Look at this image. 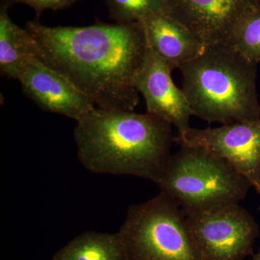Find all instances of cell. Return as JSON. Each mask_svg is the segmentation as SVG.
<instances>
[{"mask_svg": "<svg viewBox=\"0 0 260 260\" xmlns=\"http://www.w3.org/2000/svg\"><path fill=\"white\" fill-rule=\"evenodd\" d=\"M185 215L202 260H244L253 254L259 227L239 204Z\"/></svg>", "mask_w": 260, "mask_h": 260, "instance_id": "6", "label": "cell"}, {"mask_svg": "<svg viewBox=\"0 0 260 260\" xmlns=\"http://www.w3.org/2000/svg\"><path fill=\"white\" fill-rule=\"evenodd\" d=\"M80 0H0V7L9 9L10 7L17 4H23L30 7L35 11L39 18L43 12L46 10L57 11L66 9Z\"/></svg>", "mask_w": 260, "mask_h": 260, "instance_id": "16", "label": "cell"}, {"mask_svg": "<svg viewBox=\"0 0 260 260\" xmlns=\"http://www.w3.org/2000/svg\"><path fill=\"white\" fill-rule=\"evenodd\" d=\"M251 260H260V249L255 254H253L252 259Z\"/></svg>", "mask_w": 260, "mask_h": 260, "instance_id": "17", "label": "cell"}, {"mask_svg": "<svg viewBox=\"0 0 260 260\" xmlns=\"http://www.w3.org/2000/svg\"><path fill=\"white\" fill-rule=\"evenodd\" d=\"M179 70L194 116L222 124L260 119L256 64L232 47H205Z\"/></svg>", "mask_w": 260, "mask_h": 260, "instance_id": "3", "label": "cell"}, {"mask_svg": "<svg viewBox=\"0 0 260 260\" xmlns=\"http://www.w3.org/2000/svg\"><path fill=\"white\" fill-rule=\"evenodd\" d=\"M259 209L260 210V206H259Z\"/></svg>", "mask_w": 260, "mask_h": 260, "instance_id": "19", "label": "cell"}, {"mask_svg": "<svg viewBox=\"0 0 260 260\" xmlns=\"http://www.w3.org/2000/svg\"><path fill=\"white\" fill-rule=\"evenodd\" d=\"M38 56V46L30 32L11 20L8 9L0 7V72L18 80L24 66Z\"/></svg>", "mask_w": 260, "mask_h": 260, "instance_id": "12", "label": "cell"}, {"mask_svg": "<svg viewBox=\"0 0 260 260\" xmlns=\"http://www.w3.org/2000/svg\"><path fill=\"white\" fill-rule=\"evenodd\" d=\"M109 16L116 23H139L152 15L169 13L166 0H105Z\"/></svg>", "mask_w": 260, "mask_h": 260, "instance_id": "14", "label": "cell"}, {"mask_svg": "<svg viewBox=\"0 0 260 260\" xmlns=\"http://www.w3.org/2000/svg\"><path fill=\"white\" fill-rule=\"evenodd\" d=\"M78 158L89 172L158 184L170 158L172 125L151 114L95 107L76 121Z\"/></svg>", "mask_w": 260, "mask_h": 260, "instance_id": "2", "label": "cell"}, {"mask_svg": "<svg viewBox=\"0 0 260 260\" xmlns=\"http://www.w3.org/2000/svg\"><path fill=\"white\" fill-rule=\"evenodd\" d=\"M157 185L184 214L239 204L251 187L226 160L195 147L171 155Z\"/></svg>", "mask_w": 260, "mask_h": 260, "instance_id": "4", "label": "cell"}, {"mask_svg": "<svg viewBox=\"0 0 260 260\" xmlns=\"http://www.w3.org/2000/svg\"><path fill=\"white\" fill-rule=\"evenodd\" d=\"M149 47L171 70L200 56L205 47L190 30L169 13L152 15L139 23Z\"/></svg>", "mask_w": 260, "mask_h": 260, "instance_id": "11", "label": "cell"}, {"mask_svg": "<svg viewBox=\"0 0 260 260\" xmlns=\"http://www.w3.org/2000/svg\"><path fill=\"white\" fill-rule=\"evenodd\" d=\"M25 29L37 42L38 57L97 108L133 112L138 105L134 79L148 48L140 23L49 27L37 20Z\"/></svg>", "mask_w": 260, "mask_h": 260, "instance_id": "1", "label": "cell"}, {"mask_svg": "<svg viewBox=\"0 0 260 260\" xmlns=\"http://www.w3.org/2000/svg\"><path fill=\"white\" fill-rule=\"evenodd\" d=\"M172 70L150 47L135 75L134 86L146 102L147 113L177 127L178 132L189 127L194 116L182 90L176 86Z\"/></svg>", "mask_w": 260, "mask_h": 260, "instance_id": "10", "label": "cell"}, {"mask_svg": "<svg viewBox=\"0 0 260 260\" xmlns=\"http://www.w3.org/2000/svg\"><path fill=\"white\" fill-rule=\"evenodd\" d=\"M232 47L251 62H260V8L248 15L238 29Z\"/></svg>", "mask_w": 260, "mask_h": 260, "instance_id": "15", "label": "cell"}, {"mask_svg": "<svg viewBox=\"0 0 260 260\" xmlns=\"http://www.w3.org/2000/svg\"><path fill=\"white\" fill-rule=\"evenodd\" d=\"M119 233L127 260H202L185 214L161 191L130 207Z\"/></svg>", "mask_w": 260, "mask_h": 260, "instance_id": "5", "label": "cell"}, {"mask_svg": "<svg viewBox=\"0 0 260 260\" xmlns=\"http://www.w3.org/2000/svg\"><path fill=\"white\" fill-rule=\"evenodd\" d=\"M53 260H127L119 232L82 233L56 251Z\"/></svg>", "mask_w": 260, "mask_h": 260, "instance_id": "13", "label": "cell"}, {"mask_svg": "<svg viewBox=\"0 0 260 260\" xmlns=\"http://www.w3.org/2000/svg\"><path fill=\"white\" fill-rule=\"evenodd\" d=\"M169 14L205 47H232L244 19L258 8L256 0H166Z\"/></svg>", "mask_w": 260, "mask_h": 260, "instance_id": "8", "label": "cell"}, {"mask_svg": "<svg viewBox=\"0 0 260 260\" xmlns=\"http://www.w3.org/2000/svg\"><path fill=\"white\" fill-rule=\"evenodd\" d=\"M174 143L203 148L223 158L260 193V119L208 129L189 126L179 132Z\"/></svg>", "mask_w": 260, "mask_h": 260, "instance_id": "7", "label": "cell"}, {"mask_svg": "<svg viewBox=\"0 0 260 260\" xmlns=\"http://www.w3.org/2000/svg\"><path fill=\"white\" fill-rule=\"evenodd\" d=\"M18 80L24 93L46 112L78 121L95 108L70 80L38 56L24 66Z\"/></svg>", "mask_w": 260, "mask_h": 260, "instance_id": "9", "label": "cell"}, {"mask_svg": "<svg viewBox=\"0 0 260 260\" xmlns=\"http://www.w3.org/2000/svg\"><path fill=\"white\" fill-rule=\"evenodd\" d=\"M256 3H257L258 8H260V0H256Z\"/></svg>", "mask_w": 260, "mask_h": 260, "instance_id": "18", "label": "cell"}]
</instances>
